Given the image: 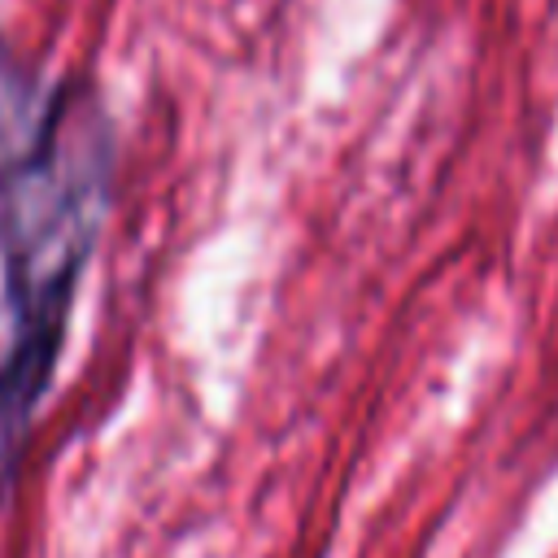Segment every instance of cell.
<instances>
[{
	"label": "cell",
	"mask_w": 558,
	"mask_h": 558,
	"mask_svg": "<svg viewBox=\"0 0 558 558\" xmlns=\"http://www.w3.org/2000/svg\"><path fill=\"white\" fill-rule=\"evenodd\" d=\"M109 192L113 122L92 83L61 78L0 161V493L52 384Z\"/></svg>",
	"instance_id": "obj_1"
}]
</instances>
